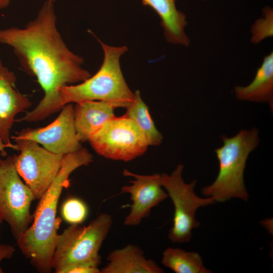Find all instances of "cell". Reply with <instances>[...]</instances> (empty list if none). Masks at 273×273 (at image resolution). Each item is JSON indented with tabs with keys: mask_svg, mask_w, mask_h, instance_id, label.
Returning <instances> with one entry per match:
<instances>
[{
	"mask_svg": "<svg viewBox=\"0 0 273 273\" xmlns=\"http://www.w3.org/2000/svg\"><path fill=\"white\" fill-rule=\"evenodd\" d=\"M54 2L47 0L34 19L21 28L0 29V44L11 47L22 68L35 76L44 92L38 105L20 119L42 120L63 108L60 89L91 76L83 59L72 52L57 27Z\"/></svg>",
	"mask_w": 273,
	"mask_h": 273,
	"instance_id": "cell-1",
	"label": "cell"
},
{
	"mask_svg": "<svg viewBox=\"0 0 273 273\" xmlns=\"http://www.w3.org/2000/svg\"><path fill=\"white\" fill-rule=\"evenodd\" d=\"M93 161V155L83 147L64 156L59 171L39 199L32 222L16 240L23 255L39 272L48 273L52 270L51 262L61 222L56 216L57 206L63 189L69 185V177L77 168L88 165Z\"/></svg>",
	"mask_w": 273,
	"mask_h": 273,
	"instance_id": "cell-2",
	"label": "cell"
},
{
	"mask_svg": "<svg viewBox=\"0 0 273 273\" xmlns=\"http://www.w3.org/2000/svg\"><path fill=\"white\" fill-rule=\"evenodd\" d=\"M96 38L104 53L102 65L95 75L85 80L61 88L62 105L100 101L109 103L116 108H126L134 99V93L127 85L120 67V59L128 48L109 46Z\"/></svg>",
	"mask_w": 273,
	"mask_h": 273,
	"instance_id": "cell-3",
	"label": "cell"
},
{
	"mask_svg": "<svg viewBox=\"0 0 273 273\" xmlns=\"http://www.w3.org/2000/svg\"><path fill=\"white\" fill-rule=\"evenodd\" d=\"M223 145L214 151L219 162V171L214 181L202 189V194L212 197L215 202L232 198L247 201L249 193L244 181V171L249 154L259 143L256 128L243 129L235 135L221 137Z\"/></svg>",
	"mask_w": 273,
	"mask_h": 273,
	"instance_id": "cell-4",
	"label": "cell"
},
{
	"mask_svg": "<svg viewBox=\"0 0 273 273\" xmlns=\"http://www.w3.org/2000/svg\"><path fill=\"white\" fill-rule=\"evenodd\" d=\"M113 224L112 216L99 214L86 226L71 224L59 234L51 265L56 273H66L75 266L86 265L99 267V252Z\"/></svg>",
	"mask_w": 273,
	"mask_h": 273,
	"instance_id": "cell-5",
	"label": "cell"
},
{
	"mask_svg": "<svg viewBox=\"0 0 273 273\" xmlns=\"http://www.w3.org/2000/svg\"><path fill=\"white\" fill-rule=\"evenodd\" d=\"M184 165H177L168 174H161L162 186L166 191L174 206L173 224L169 231L168 238L173 243L183 244L190 242L192 230L198 228L200 222L196 219V212L201 207L214 203L213 198H202L196 194V180L186 184L182 176Z\"/></svg>",
	"mask_w": 273,
	"mask_h": 273,
	"instance_id": "cell-6",
	"label": "cell"
},
{
	"mask_svg": "<svg viewBox=\"0 0 273 273\" xmlns=\"http://www.w3.org/2000/svg\"><path fill=\"white\" fill-rule=\"evenodd\" d=\"M35 200L29 188L20 178L11 156L0 159V224L6 221L17 240L30 226V212Z\"/></svg>",
	"mask_w": 273,
	"mask_h": 273,
	"instance_id": "cell-7",
	"label": "cell"
},
{
	"mask_svg": "<svg viewBox=\"0 0 273 273\" xmlns=\"http://www.w3.org/2000/svg\"><path fill=\"white\" fill-rule=\"evenodd\" d=\"M88 142L100 155L125 162L142 156L148 147L140 128L124 115L111 118Z\"/></svg>",
	"mask_w": 273,
	"mask_h": 273,
	"instance_id": "cell-8",
	"label": "cell"
},
{
	"mask_svg": "<svg viewBox=\"0 0 273 273\" xmlns=\"http://www.w3.org/2000/svg\"><path fill=\"white\" fill-rule=\"evenodd\" d=\"M14 141L19 152L12 157L16 170L35 200H39L59 171L64 155L52 153L31 141Z\"/></svg>",
	"mask_w": 273,
	"mask_h": 273,
	"instance_id": "cell-9",
	"label": "cell"
},
{
	"mask_svg": "<svg viewBox=\"0 0 273 273\" xmlns=\"http://www.w3.org/2000/svg\"><path fill=\"white\" fill-rule=\"evenodd\" d=\"M12 140H26L34 142L57 154L65 155L76 152L82 147L75 129L74 107L64 105L57 118L48 125L37 128H25Z\"/></svg>",
	"mask_w": 273,
	"mask_h": 273,
	"instance_id": "cell-10",
	"label": "cell"
},
{
	"mask_svg": "<svg viewBox=\"0 0 273 273\" xmlns=\"http://www.w3.org/2000/svg\"><path fill=\"white\" fill-rule=\"evenodd\" d=\"M123 174L133 177L131 184L121 188L120 194H129L132 204L130 211L123 221L126 226L138 225L143 219L150 215L151 209L168 197L162 189L161 174L140 175L124 169Z\"/></svg>",
	"mask_w": 273,
	"mask_h": 273,
	"instance_id": "cell-11",
	"label": "cell"
},
{
	"mask_svg": "<svg viewBox=\"0 0 273 273\" xmlns=\"http://www.w3.org/2000/svg\"><path fill=\"white\" fill-rule=\"evenodd\" d=\"M14 73L5 66L0 58V140L12 145L10 130L17 114L31 105V102L16 87Z\"/></svg>",
	"mask_w": 273,
	"mask_h": 273,
	"instance_id": "cell-12",
	"label": "cell"
},
{
	"mask_svg": "<svg viewBox=\"0 0 273 273\" xmlns=\"http://www.w3.org/2000/svg\"><path fill=\"white\" fill-rule=\"evenodd\" d=\"M106 265L100 273H162L164 270L154 260L148 259L140 247L127 244L111 251Z\"/></svg>",
	"mask_w": 273,
	"mask_h": 273,
	"instance_id": "cell-13",
	"label": "cell"
},
{
	"mask_svg": "<svg viewBox=\"0 0 273 273\" xmlns=\"http://www.w3.org/2000/svg\"><path fill=\"white\" fill-rule=\"evenodd\" d=\"M116 108L100 101H87L74 107V125L80 142L88 141L104 125L115 116Z\"/></svg>",
	"mask_w": 273,
	"mask_h": 273,
	"instance_id": "cell-14",
	"label": "cell"
},
{
	"mask_svg": "<svg viewBox=\"0 0 273 273\" xmlns=\"http://www.w3.org/2000/svg\"><path fill=\"white\" fill-rule=\"evenodd\" d=\"M175 1L142 0V2L144 5L152 8L159 16L167 42L188 47L190 40L185 31L188 24L187 17L176 9Z\"/></svg>",
	"mask_w": 273,
	"mask_h": 273,
	"instance_id": "cell-15",
	"label": "cell"
},
{
	"mask_svg": "<svg viewBox=\"0 0 273 273\" xmlns=\"http://www.w3.org/2000/svg\"><path fill=\"white\" fill-rule=\"evenodd\" d=\"M234 93L240 100L268 103L273 109V53L264 57L253 81L246 86H236Z\"/></svg>",
	"mask_w": 273,
	"mask_h": 273,
	"instance_id": "cell-16",
	"label": "cell"
},
{
	"mask_svg": "<svg viewBox=\"0 0 273 273\" xmlns=\"http://www.w3.org/2000/svg\"><path fill=\"white\" fill-rule=\"evenodd\" d=\"M161 263L175 273H210L200 254L178 248L168 247L163 252Z\"/></svg>",
	"mask_w": 273,
	"mask_h": 273,
	"instance_id": "cell-17",
	"label": "cell"
},
{
	"mask_svg": "<svg viewBox=\"0 0 273 273\" xmlns=\"http://www.w3.org/2000/svg\"><path fill=\"white\" fill-rule=\"evenodd\" d=\"M126 117L133 120L142 131L148 146H158L163 139L152 119L147 105L143 101L140 92H134L133 102L126 108Z\"/></svg>",
	"mask_w": 273,
	"mask_h": 273,
	"instance_id": "cell-18",
	"label": "cell"
},
{
	"mask_svg": "<svg viewBox=\"0 0 273 273\" xmlns=\"http://www.w3.org/2000/svg\"><path fill=\"white\" fill-rule=\"evenodd\" d=\"M86 204L77 198H70L63 203L61 212L64 219L71 224H80L88 214Z\"/></svg>",
	"mask_w": 273,
	"mask_h": 273,
	"instance_id": "cell-19",
	"label": "cell"
},
{
	"mask_svg": "<svg viewBox=\"0 0 273 273\" xmlns=\"http://www.w3.org/2000/svg\"><path fill=\"white\" fill-rule=\"evenodd\" d=\"M263 17L257 20L251 28L252 42L257 43L273 34V11L269 7L263 9Z\"/></svg>",
	"mask_w": 273,
	"mask_h": 273,
	"instance_id": "cell-20",
	"label": "cell"
},
{
	"mask_svg": "<svg viewBox=\"0 0 273 273\" xmlns=\"http://www.w3.org/2000/svg\"><path fill=\"white\" fill-rule=\"evenodd\" d=\"M15 252L14 247L9 244H3L0 241V273L4 271L1 267L2 262L5 259L11 258Z\"/></svg>",
	"mask_w": 273,
	"mask_h": 273,
	"instance_id": "cell-21",
	"label": "cell"
},
{
	"mask_svg": "<svg viewBox=\"0 0 273 273\" xmlns=\"http://www.w3.org/2000/svg\"><path fill=\"white\" fill-rule=\"evenodd\" d=\"M66 273H100L99 267L81 265L69 269Z\"/></svg>",
	"mask_w": 273,
	"mask_h": 273,
	"instance_id": "cell-22",
	"label": "cell"
},
{
	"mask_svg": "<svg viewBox=\"0 0 273 273\" xmlns=\"http://www.w3.org/2000/svg\"><path fill=\"white\" fill-rule=\"evenodd\" d=\"M6 148H10L15 150L16 145L15 144H13L12 145L7 144L4 143L2 141L0 140V153L1 152H5L4 149Z\"/></svg>",
	"mask_w": 273,
	"mask_h": 273,
	"instance_id": "cell-23",
	"label": "cell"
},
{
	"mask_svg": "<svg viewBox=\"0 0 273 273\" xmlns=\"http://www.w3.org/2000/svg\"><path fill=\"white\" fill-rule=\"evenodd\" d=\"M12 0H0V10L7 8Z\"/></svg>",
	"mask_w": 273,
	"mask_h": 273,
	"instance_id": "cell-24",
	"label": "cell"
},
{
	"mask_svg": "<svg viewBox=\"0 0 273 273\" xmlns=\"http://www.w3.org/2000/svg\"><path fill=\"white\" fill-rule=\"evenodd\" d=\"M50 1H53V2H54L55 0H50Z\"/></svg>",
	"mask_w": 273,
	"mask_h": 273,
	"instance_id": "cell-25",
	"label": "cell"
},
{
	"mask_svg": "<svg viewBox=\"0 0 273 273\" xmlns=\"http://www.w3.org/2000/svg\"><path fill=\"white\" fill-rule=\"evenodd\" d=\"M203 1H206V0H203Z\"/></svg>",
	"mask_w": 273,
	"mask_h": 273,
	"instance_id": "cell-26",
	"label": "cell"
}]
</instances>
